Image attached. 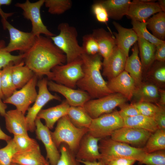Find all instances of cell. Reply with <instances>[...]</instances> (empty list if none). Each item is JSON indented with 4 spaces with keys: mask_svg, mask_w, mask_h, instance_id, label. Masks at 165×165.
<instances>
[{
    "mask_svg": "<svg viewBox=\"0 0 165 165\" xmlns=\"http://www.w3.org/2000/svg\"><path fill=\"white\" fill-rule=\"evenodd\" d=\"M99 142V151L101 158H127L139 163L147 153L144 148L132 147L127 144L114 141L111 138L101 139Z\"/></svg>",
    "mask_w": 165,
    "mask_h": 165,
    "instance_id": "5",
    "label": "cell"
},
{
    "mask_svg": "<svg viewBox=\"0 0 165 165\" xmlns=\"http://www.w3.org/2000/svg\"><path fill=\"white\" fill-rule=\"evenodd\" d=\"M123 118L124 127L142 129L152 133L159 129L157 123L152 117L139 114Z\"/></svg>",
    "mask_w": 165,
    "mask_h": 165,
    "instance_id": "29",
    "label": "cell"
},
{
    "mask_svg": "<svg viewBox=\"0 0 165 165\" xmlns=\"http://www.w3.org/2000/svg\"><path fill=\"white\" fill-rule=\"evenodd\" d=\"M124 127L123 120L119 111L102 115L92 119L88 133L100 139L111 136L116 130Z\"/></svg>",
    "mask_w": 165,
    "mask_h": 165,
    "instance_id": "7",
    "label": "cell"
},
{
    "mask_svg": "<svg viewBox=\"0 0 165 165\" xmlns=\"http://www.w3.org/2000/svg\"><path fill=\"white\" fill-rule=\"evenodd\" d=\"M162 11L165 12V1L160 0L157 2Z\"/></svg>",
    "mask_w": 165,
    "mask_h": 165,
    "instance_id": "55",
    "label": "cell"
},
{
    "mask_svg": "<svg viewBox=\"0 0 165 165\" xmlns=\"http://www.w3.org/2000/svg\"><path fill=\"white\" fill-rule=\"evenodd\" d=\"M108 86L113 93H119L130 100L136 87L134 82L129 73L124 70L116 77L108 80Z\"/></svg>",
    "mask_w": 165,
    "mask_h": 165,
    "instance_id": "19",
    "label": "cell"
},
{
    "mask_svg": "<svg viewBox=\"0 0 165 165\" xmlns=\"http://www.w3.org/2000/svg\"><path fill=\"white\" fill-rule=\"evenodd\" d=\"M67 115L71 123L79 128H88L93 119L82 106H70Z\"/></svg>",
    "mask_w": 165,
    "mask_h": 165,
    "instance_id": "30",
    "label": "cell"
},
{
    "mask_svg": "<svg viewBox=\"0 0 165 165\" xmlns=\"http://www.w3.org/2000/svg\"><path fill=\"white\" fill-rule=\"evenodd\" d=\"M49 163L42 154L39 145L17 152L12 160V163L19 165H46Z\"/></svg>",
    "mask_w": 165,
    "mask_h": 165,
    "instance_id": "22",
    "label": "cell"
},
{
    "mask_svg": "<svg viewBox=\"0 0 165 165\" xmlns=\"http://www.w3.org/2000/svg\"><path fill=\"white\" fill-rule=\"evenodd\" d=\"M35 74L24 61L13 65L12 72L13 83L16 88L20 89L25 85Z\"/></svg>",
    "mask_w": 165,
    "mask_h": 165,
    "instance_id": "28",
    "label": "cell"
},
{
    "mask_svg": "<svg viewBox=\"0 0 165 165\" xmlns=\"http://www.w3.org/2000/svg\"><path fill=\"white\" fill-rule=\"evenodd\" d=\"M80 57L84 75L77 82V86L87 92L92 99L113 93L108 88L101 73V56L99 53L90 55L83 53Z\"/></svg>",
    "mask_w": 165,
    "mask_h": 165,
    "instance_id": "2",
    "label": "cell"
},
{
    "mask_svg": "<svg viewBox=\"0 0 165 165\" xmlns=\"http://www.w3.org/2000/svg\"><path fill=\"white\" fill-rule=\"evenodd\" d=\"M127 57L124 52L116 46L109 57L103 59V75L108 80L118 75L124 70Z\"/></svg>",
    "mask_w": 165,
    "mask_h": 165,
    "instance_id": "16",
    "label": "cell"
},
{
    "mask_svg": "<svg viewBox=\"0 0 165 165\" xmlns=\"http://www.w3.org/2000/svg\"><path fill=\"white\" fill-rule=\"evenodd\" d=\"M132 53L127 57L124 70L127 72L134 80L136 87L142 83L143 67L139 57V49L137 43L134 45Z\"/></svg>",
    "mask_w": 165,
    "mask_h": 165,
    "instance_id": "25",
    "label": "cell"
},
{
    "mask_svg": "<svg viewBox=\"0 0 165 165\" xmlns=\"http://www.w3.org/2000/svg\"><path fill=\"white\" fill-rule=\"evenodd\" d=\"M60 32L50 39L54 44L65 55L66 63H71L80 57L84 53L82 46L77 39L78 32L76 28L65 22L58 26Z\"/></svg>",
    "mask_w": 165,
    "mask_h": 165,
    "instance_id": "3",
    "label": "cell"
},
{
    "mask_svg": "<svg viewBox=\"0 0 165 165\" xmlns=\"http://www.w3.org/2000/svg\"><path fill=\"white\" fill-rule=\"evenodd\" d=\"M147 153L165 149V130L158 129L152 133L144 147Z\"/></svg>",
    "mask_w": 165,
    "mask_h": 165,
    "instance_id": "33",
    "label": "cell"
},
{
    "mask_svg": "<svg viewBox=\"0 0 165 165\" xmlns=\"http://www.w3.org/2000/svg\"><path fill=\"white\" fill-rule=\"evenodd\" d=\"M3 27L9 33L10 41L5 49L8 52L18 51L20 54L26 53L32 46L35 36L31 32H25L15 28L7 20H1Z\"/></svg>",
    "mask_w": 165,
    "mask_h": 165,
    "instance_id": "12",
    "label": "cell"
},
{
    "mask_svg": "<svg viewBox=\"0 0 165 165\" xmlns=\"http://www.w3.org/2000/svg\"><path fill=\"white\" fill-rule=\"evenodd\" d=\"M88 128H79L70 122L67 115L57 121L55 130L50 134L56 147L58 148L63 143L66 144L75 154L82 137L88 132Z\"/></svg>",
    "mask_w": 165,
    "mask_h": 165,
    "instance_id": "4",
    "label": "cell"
},
{
    "mask_svg": "<svg viewBox=\"0 0 165 165\" xmlns=\"http://www.w3.org/2000/svg\"><path fill=\"white\" fill-rule=\"evenodd\" d=\"M12 139L16 145L18 152L26 151L39 145L35 139L29 136L14 135Z\"/></svg>",
    "mask_w": 165,
    "mask_h": 165,
    "instance_id": "41",
    "label": "cell"
},
{
    "mask_svg": "<svg viewBox=\"0 0 165 165\" xmlns=\"http://www.w3.org/2000/svg\"><path fill=\"white\" fill-rule=\"evenodd\" d=\"M48 89L50 91L59 93L65 98L70 106H82L92 99L86 92L80 89H75L48 80Z\"/></svg>",
    "mask_w": 165,
    "mask_h": 165,
    "instance_id": "14",
    "label": "cell"
},
{
    "mask_svg": "<svg viewBox=\"0 0 165 165\" xmlns=\"http://www.w3.org/2000/svg\"><path fill=\"white\" fill-rule=\"evenodd\" d=\"M152 133L143 129L124 126L115 130L110 136L116 141L141 146L146 144Z\"/></svg>",
    "mask_w": 165,
    "mask_h": 165,
    "instance_id": "13",
    "label": "cell"
},
{
    "mask_svg": "<svg viewBox=\"0 0 165 165\" xmlns=\"http://www.w3.org/2000/svg\"><path fill=\"white\" fill-rule=\"evenodd\" d=\"M139 163L145 165H165V150L147 153Z\"/></svg>",
    "mask_w": 165,
    "mask_h": 165,
    "instance_id": "40",
    "label": "cell"
},
{
    "mask_svg": "<svg viewBox=\"0 0 165 165\" xmlns=\"http://www.w3.org/2000/svg\"><path fill=\"white\" fill-rule=\"evenodd\" d=\"M160 129L165 130V107L160 106L153 117Z\"/></svg>",
    "mask_w": 165,
    "mask_h": 165,
    "instance_id": "48",
    "label": "cell"
},
{
    "mask_svg": "<svg viewBox=\"0 0 165 165\" xmlns=\"http://www.w3.org/2000/svg\"><path fill=\"white\" fill-rule=\"evenodd\" d=\"M7 107L6 104L0 98V115L1 116L3 117L4 116L6 112V110Z\"/></svg>",
    "mask_w": 165,
    "mask_h": 165,
    "instance_id": "53",
    "label": "cell"
},
{
    "mask_svg": "<svg viewBox=\"0 0 165 165\" xmlns=\"http://www.w3.org/2000/svg\"><path fill=\"white\" fill-rule=\"evenodd\" d=\"M24 54V64L38 77L46 75L49 80L53 68L66 63L65 54L50 38L41 35L35 36L32 46Z\"/></svg>",
    "mask_w": 165,
    "mask_h": 165,
    "instance_id": "1",
    "label": "cell"
},
{
    "mask_svg": "<svg viewBox=\"0 0 165 165\" xmlns=\"http://www.w3.org/2000/svg\"><path fill=\"white\" fill-rule=\"evenodd\" d=\"M128 101L122 94L113 93L99 98L91 99L83 107L93 119L112 112L116 107L126 103Z\"/></svg>",
    "mask_w": 165,
    "mask_h": 165,
    "instance_id": "8",
    "label": "cell"
},
{
    "mask_svg": "<svg viewBox=\"0 0 165 165\" xmlns=\"http://www.w3.org/2000/svg\"><path fill=\"white\" fill-rule=\"evenodd\" d=\"M106 165H133L135 160L124 158H102L101 159Z\"/></svg>",
    "mask_w": 165,
    "mask_h": 165,
    "instance_id": "46",
    "label": "cell"
},
{
    "mask_svg": "<svg viewBox=\"0 0 165 165\" xmlns=\"http://www.w3.org/2000/svg\"><path fill=\"white\" fill-rule=\"evenodd\" d=\"M47 79L43 78L38 81L37 86L38 91L36 99L31 107H29L25 116L28 131L34 132L35 130V121L37 116L43 107L49 101L55 100L61 101V98L53 95L49 90L47 86Z\"/></svg>",
    "mask_w": 165,
    "mask_h": 165,
    "instance_id": "10",
    "label": "cell"
},
{
    "mask_svg": "<svg viewBox=\"0 0 165 165\" xmlns=\"http://www.w3.org/2000/svg\"><path fill=\"white\" fill-rule=\"evenodd\" d=\"M131 24L132 29L138 37L143 38L156 46L165 42L157 38L148 31L147 29L146 22H142L132 20Z\"/></svg>",
    "mask_w": 165,
    "mask_h": 165,
    "instance_id": "35",
    "label": "cell"
},
{
    "mask_svg": "<svg viewBox=\"0 0 165 165\" xmlns=\"http://www.w3.org/2000/svg\"><path fill=\"white\" fill-rule=\"evenodd\" d=\"M10 165H19L11 163Z\"/></svg>",
    "mask_w": 165,
    "mask_h": 165,
    "instance_id": "57",
    "label": "cell"
},
{
    "mask_svg": "<svg viewBox=\"0 0 165 165\" xmlns=\"http://www.w3.org/2000/svg\"><path fill=\"white\" fill-rule=\"evenodd\" d=\"M133 97L137 102H145L157 104L159 97V89L151 83H143L136 86Z\"/></svg>",
    "mask_w": 165,
    "mask_h": 165,
    "instance_id": "27",
    "label": "cell"
},
{
    "mask_svg": "<svg viewBox=\"0 0 165 165\" xmlns=\"http://www.w3.org/2000/svg\"><path fill=\"white\" fill-rule=\"evenodd\" d=\"M120 110L119 112L123 118L130 117L140 114L139 111L133 103H125L119 106Z\"/></svg>",
    "mask_w": 165,
    "mask_h": 165,
    "instance_id": "45",
    "label": "cell"
},
{
    "mask_svg": "<svg viewBox=\"0 0 165 165\" xmlns=\"http://www.w3.org/2000/svg\"><path fill=\"white\" fill-rule=\"evenodd\" d=\"M91 34L98 45L99 54L107 59L116 46L115 37L102 28L94 29Z\"/></svg>",
    "mask_w": 165,
    "mask_h": 165,
    "instance_id": "24",
    "label": "cell"
},
{
    "mask_svg": "<svg viewBox=\"0 0 165 165\" xmlns=\"http://www.w3.org/2000/svg\"><path fill=\"white\" fill-rule=\"evenodd\" d=\"M2 69H0V98L2 99H5L2 90L1 81V74Z\"/></svg>",
    "mask_w": 165,
    "mask_h": 165,
    "instance_id": "56",
    "label": "cell"
},
{
    "mask_svg": "<svg viewBox=\"0 0 165 165\" xmlns=\"http://www.w3.org/2000/svg\"><path fill=\"white\" fill-rule=\"evenodd\" d=\"M35 124L36 137L44 145L49 164L56 165L60 154L53 141L49 129L42 123L40 119L36 118Z\"/></svg>",
    "mask_w": 165,
    "mask_h": 165,
    "instance_id": "18",
    "label": "cell"
},
{
    "mask_svg": "<svg viewBox=\"0 0 165 165\" xmlns=\"http://www.w3.org/2000/svg\"><path fill=\"white\" fill-rule=\"evenodd\" d=\"M82 64L80 57L71 63L56 66L51 70L49 80L75 89L77 82L83 76Z\"/></svg>",
    "mask_w": 165,
    "mask_h": 165,
    "instance_id": "6",
    "label": "cell"
},
{
    "mask_svg": "<svg viewBox=\"0 0 165 165\" xmlns=\"http://www.w3.org/2000/svg\"><path fill=\"white\" fill-rule=\"evenodd\" d=\"M11 139V137L5 134L0 127V140H4L7 142Z\"/></svg>",
    "mask_w": 165,
    "mask_h": 165,
    "instance_id": "54",
    "label": "cell"
},
{
    "mask_svg": "<svg viewBox=\"0 0 165 165\" xmlns=\"http://www.w3.org/2000/svg\"><path fill=\"white\" fill-rule=\"evenodd\" d=\"M5 41L0 40V69L11 63L16 64L23 60L24 54L15 55L7 51Z\"/></svg>",
    "mask_w": 165,
    "mask_h": 165,
    "instance_id": "37",
    "label": "cell"
},
{
    "mask_svg": "<svg viewBox=\"0 0 165 165\" xmlns=\"http://www.w3.org/2000/svg\"><path fill=\"white\" fill-rule=\"evenodd\" d=\"M140 114L153 118L160 108V106L145 102H137L133 103Z\"/></svg>",
    "mask_w": 165,
    "mask_h": 165,
    "instance_id": "42",
    "label": "cell"
},
{
    "mask_svg": "<svg viewBox=\"0 0 165 165\" xmlns=\"http://www.w3.org/2000/svg\"><path fill=\"white\" fill-rule=\"evenodd\" d=\"M155 1L145 2L142 0L131 2L127 14L131 20L140 22H146L149 18L162 11L158 2Z\"/></svg>",
    "mask_w": 165,
    "mask_h": 165,
    "instance_id": "17",
    "label": "cell"
},
{
    "mask_svg": "<svg viewBox=\"0 0 165 165\" xmlns=\"http://www.w3.org/2000/svg\"><path fill=\"white\" fill-rule=\"evenodd\" d=\"M14 64H10L2 69L1 85L5 99L11 96L17 90L13 83L12 76V68Z\"/></svg>",
    "mask_w": 165,
    "mask_h": 165,
    "instance_id": "34",
    "label": "cell"
},
{
    "mask_svg": "<svg viewBox=\"0 0 165 165\" xmlns=\"http://www.w3.org/2000/svg\"><path fill=\"white\" fill-rule=\"evenodd\" d=\"M112 23L118 32V33H113L116 45L128 57L130 49L137 42L138 37L132 28H125L115 21Z\"/></svg>",
    "mask_w": 165,
    "mask_h": 165,
    "instance_id": "21",
    "label": "cell"
},
{
    "mask_svg": "<svg viewBox=\"0 0 165 165\" xmlns=\"http://www.w3.org/2000/svg\"><path fill=\"white\" fill-rule=\"evenodd\" d=\"M38 77L35 75L23 87L4 100L3 102L14 105L16 109L25 115L30 105L35 102L37 97L38 92L36 88Z\"/></svg>",
    "mask_w": 165,
    "mask_h": 165,
    "instance_id": "11",
    "label": "cell"
},
{
    "mask_svg": "<svg viewBox=\"0 0 165 165\" xmlns=\"http://www.w3.org/2000/svg\"><path fill=\"white\" fill-rule=\"evenodd\" d=\"M91 10L98 21L106 23L108 21L109 17L107 11L98 1L96 2L92 5Z\"/></svg>",
    "mask_w": 165,
    "mask_h": 165,
    "instance_id": "44",
    "label": "cell"
},
{
    "mask_svg": "<svg viewBox=\"0 0 165 165\" xmlns=\"http://www.w3.org/2000/svg\"><path fill=\"white\" fill-rule=\"evenodd\" d=\"M12 2L11 0H0V16L1 20H7L8 18L11 16L13 13H6L4 12L1 8L2 5L8 6L10 5Z\"/></svg>",
    "mask_w": 165,
    "mask_h": 165,
    "instance_id": "50",
    "label": "cell"
},
{
    "mask_svg": "<svg viewBox=\"0 0 165 165\" xmlns=\"http://www.w3.org/2000/svg\"><path fill=\"white\" fill-rule=\"evenodd\" d=\"M137 42L143 68H148L155 61L156 46L139 37Z\"/></svg>",
    "mask_w": 165,
    "mask_h": 165,
    "instance_id": "32",
    "label": "cell"
},
{
    "mask_svg": "<svg viewBox=\"0 0 165 165\" xmlns=\"http://www.w3.org/2000/svg\"><path fill=\"white\" fill-rule=\"evenodd\" d=\"M146 22L147 27L151 31L152 35L157 38L165 41V12L161 11L154 14Z\"/></svg>",
    "mask_w": 165,
    "mask_h": 165,
    "instance_id": "31",
    "label": "cell"
},
{
    "mask_svg": "<svg viewBox=\"0 0 165 165\" xmlns=\"http://www.w3.org/2000/svg\"><path fill=\"white\" fill-rule=\"evenodd\" d=\"M4 147H0V165H10L14 154L18 152L16 145L12 139L7 142Z\"/></svg>",
    "mask_w": 165,
    "mask_h": 165,
    "instance_id": "39",
    "label": "cell"
},
{
    "mask_svg": "<svg viewBox=\"0 0 165 165\" xmlns=\"http://www.w3.org/2000/svg\"><path fill=\"white\" fill-rule=\"evenodd\" d=\"M70 106L65 99L59 105L47 109H42L36 118L43 119L45 125L50 129H53L55 123L67 115Z\"/></svg>",
    "mask_w": 165,
    "mask_h": 165,
    "instance_id": "23",
    "label": "cell"
},
{
    "mask_svg": "<svg viewBox=\"0 0 165 165\" xmlns=\"http://www.w3.org/2000/svg\"><path fill=\"white\" fill-rule=\"evenodd\" d=\"M154 60L162 62L165 61V41L156 46Z\"/></svg>",
    "mask_w": 165,
    "mask_h": 165,
    "instance_id": "49",
    "label": "cell"
},
{
    "mask_svg": "<svg viewBox=\"0 0 165 165\" xmlns=\"http://www.w3.org/2000/svg\"><path fill=\"white\" fill-rule=\"evenodd\" d=\"M44 4L50 14L60 15L71 9L72 2L71 0H45Z\"/></svg>",
    "mask_w": 165,
    "mask_h": 165,
    "instance_id": "36",
    "label": "cell"
},
{
    "mask_svg": "<svg viewBox=\"0 0 165 165\" xmlns=\"http://www.w3.org/2000/svg\"><path fill=\"white\" fill-rule=\"evenodd\" d=\"M84 53L90 55L99 53V46L91 34L84 35L82 37V46Z\"/></svg>",
    "mask_w": 165,
    "mask_h": 165,
    "instance_id": "43",
    "label": "cell"
},
{
    "mask_svg": "<svg viewBox=\"0 0 165 165\" xmlns=\"http://www.w3.org/2000/svg\"><path fill=\"white\" fill-rule=\"evenodd\" d=\"M159 97L157 105L165 107V91L164 90H160Z\"/></svg>",
    "mask_w": 165,
    "mask_h": 165,
    "instance_id": "51",
    "label": "cell"
},
{
    "mask_svg": "<svg viewBox=\"0 0 165 165\" xmlns=\"http://www.w3.org/2000/svg\"><path fill=\"white\" fill-rule=\"evenodd\" d=\"M45 0H39L31 2L29 0H26L24 3H17L15 6L21 9L23 11L24 18L31 21L32 24L31 32L35 36L42 34L50 38L55 35L50 32L44 24L40 13L41 8L44 3Z\"/></svg>",
    "mask_w": 165,
    "mask_h": 165,
    "instance_id": "9",
    "label": "cell"
},
{
    "mask_svg": "<svg viewBox=\"0 0 165 165\" xmlns=\"http://www.w3.org/2000/svg\"><path fill=\"white\" fill-rule=\"evenodd\" d=\"M60 156L56 165H81L76 159L75 154L72 152L65 143L60 146ZM46 165H50L49 163Z\"/></svg>",
    "mask_w": 165,
    "mask_h": 165,
    "instance_id": "38",
    "label": "cell"
},
{
    "mask_svg": "<svg viewBox=\"0 0 165 165\" xmlns=\"http://www.w3.org/2000/svg\"><path fill=\"white\" fill-rule=\"evenodd\" d=\"M4 117L6 128L9 133L14 135L29 136L24 114L16 109L6 112Z\"/></svg>",
    "mask_w": 165,
    "mask_h": 165,
    "instance_id": "20",
    "label": "cell"
},
{
    "mask_svg": "<svg viewBox=\"0 0 165 165\" xmlns=\"http://www.w3.org/2000/svg\"><path fill=\"white\" fill-rule=\"evenodd\" d=\"M106 9L109 18L117 20L127 15L131 2L130 0L99 1Z\"/></svg>",
    "mask_w": 165,
    "mask_h": 165,
    "instance_id": "26",
    "label": "cell"
},
{
    "mask_svg": "<svg viewBox=\"0 0 165 165\" xmlns=\"http://www.w3.org/2000/svg\"><path fill=\"white\" fill-rule=\"evenodd\" d=\"M153 78L157 82L161 84L165 82V66L163 63L158 65L154 70Z\"/></svg>",
    "mask_w": 165,
    "mask_h": 165,
    "instance_id": "47",
    "label": "cell"
},
{
    "mask_svg": "<svg viewBox=\"0 0 165 165\" xmlns=\"http://www.w3.org/2000/svg\"><path fill=\"white\" fill-rule=\"evenodd\" d=\"M84 165H106L105 163L101 160L92 162L78 161Z\"/></svg>",
    "mask_w": 165,
    "mask_h": 165,
    "instance_id": "52",
    "label": "cell"
},
{
    "mask_svg": "<svg viewBox=\"0 0 165 165\" xmlns=\"http://www.w3.org/2000/svg\"><path fill=\"white\" fill-rule=\"evenodd\" d=\"M100 139L95 138L88 133L81 139L75 154L78 161L92 162L100 160L101 155L98 142Z\"/></svg>",
    "mask_w": 165,
    "mask_h": 165,
    "instance_id": "15",
    "label": "cell"
}]
</instances>
